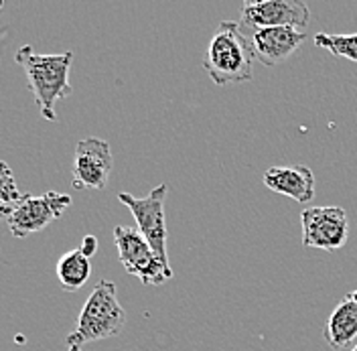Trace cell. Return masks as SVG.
I'll return each instance as SVG.
<instances>
[{"instance_id":"6da1fadb","label":"cell","mask_w":357,"mask_h":351,"mask_svg":"<svg viewBox=\"0 0 357 351\" xmlns=\"http://www.w3.org/2000/svg\"><path fill=\"white\" fill-rule=\"evenodd\" d=\"M254 47L240 22L223 21L211 35L203 67L215 86L244 84L254 77Z\"/></svg>"},{"instance_id":"7a4b0ae2","label":"cell","mask_w":357,"mask_h":351,"mask_svg":"<svg viewBox=\"0 0 357 351\" xmlns=\"http://www.w3.org/2000/svg\"><path fill=\"white\" fill-rule=\"evenodd\" d=\"M15 61L24 69L29 88L39 106V112L45 120L55 122V104L73 94L69 86V69L73 61V53H55V55H41L35 53L31 45H22L15 55Z\"/></svg>"},{"instance_id":"3957f363","label":"cell","mask_w":357,"mask_h":351,"mask_svg":"<svg viewBox=\"0 0 357 351\" xmlns=\"http://www.w3.org/2000/svg\"><path fill=\"white\" fill-rule=\"evenodd\" d=\"M126 325V311L122 308L116 285L100 281L79 313L77 327L67 335V348H82L86 343L116 337Z\"/></svg>"},{"instance_id":"277c9868","label":"cell","mask_w":357,"mask_h":351,"mask_svg":"<svg viewBox=\"0 0 357 351\" xmlns=\"http://www.w3.org/2000/svg\"><path fill=\"white\" fill-rule=\"evenodd\" d=\"M114 241H116L118 256H120L124 270L130 276H136L142 285L156 286L173 278L171 266L156 256L151 244L138 232V227L116 225Z\"/></svg>"},{"instance_id":"5b68a950","label":"cell","mask_w":357,"mask_h":351,"mask_svg":"<svg viewBox=\"0 0 357 351\" xmlns=\"http://www.w3.org/2000/svg\"><path fill=\"white\" fill-rule=\"evenodd\" d=\"M169 193L167 183L155 187L146 197H134L130 193H120L118 199L130 209L136 220L138 232L146 238L155 254L169 264L167 254V220H165V199Z\"/></svg>"},{"instance_id":"8992f818","label":"cell","mask_w":357,"mask_h":351,"mask_svg":"<svg viewBox=\"0 0 357 351\" xmlns=\"http://www.w3.org/2000/svg\"><path fill=\"white\" fill-rule=\"evenodd\" d=\"M69 205H71V197L67 193H57V191H49L43 195L24 193L6 220L8 230L15 238H26L29 234L41 232L49 223L59 220Z\"/></svg>"},{"instance_id":"52a82bcc","label":"cell","mask_w":357,"mask_h":351,"mask_svg":"<svg viewBox=\"0 0 357 351\" xmlns=\"http://www.w3.org/2000/svg\"><path fill=\"white\" fill-rule=\"evenodd\" d=\"M303 246L325 252L343 248L349 238V220L343 207H309L301 214Z\"/></svg>"},{"instance_id":"ba28073f","label":"cell","mask_w":357,"mask_h":351,"mask_svg":"<svg viewBox=\"0 0 357 351\" xmlns=\"http://www.w3.org/2000/svg\"><path fill=\"white\" fill-rule=\"evenodd\" d=\"M309 19L311 10L303 0H248L242 4L240 27L252 33L274 27L303 29Z\"/></svg>"},{"instance_id":"9c48e42d","label":"cell","mask_w":357,"mask_h":351,"mask_svg":"<svg viewBox=\"0 0 357 351\" xmlns=\"http://www.w3.org/2000/svg\"><path fill=\"white\" fill-rule=\"evenodd\" d=\"M114 156L110 144L102 138H84L73 154V189H104L112 175Z\"/></svg>"},{"instance_id":"30bf717a","label":"cell","mask_w":357,"mask_h":351,"mask_svg":"<svg viewBox=\"0 0 357 351\" xmlns=\"http://www.w3.org/2000/svg\"><path fill=\"white\" fill-rule=\"evenodd\" d=\"M250 39L256 59H260L264 66H280L303 47L307 41V33H301L292 27H274L252 33Z\"/></svg>"},{"instance_id":"8fae6325","label":"cell","mask_w":357,"mask_h":351,"mask_svg":"<svg viewBox=\"0 0 357 351\" xmlns=\"http://www.w3.org/2000/svg\"><path fill=\"white\" fill-rule=\"evenodd\" d=\"M270 191L287 195L298 203H309L314 197V175L309 167H272L262 177Z\"/></svg>"},{"instance_id":"7c38bea8","label":"cell","mask_w":357,"mask_h":351,"mask_svg":"<svg viewBox=\"0 0 357 351\" xmlns=\"http://www.w3.org/2000/svg\"><path fill=\"white\" fill-rule=\"evenodd\" d=\"M325 341L333 350H343L357 339V303L347 294L337 303L323 327Z\"/></svg>"},{"instance_id":"4fadbf2b","label":"cell","mask_w":357,"mask_h":351,"mask_svg":"<svg viewBox=\"0 0 357 351\" xmlns=\"http://www.w3.org/2000/svg\"><path fill=\"white\" fill-rule=\"evenodd\" d=\"M55 272H57V278L66 290H79L91 276V262H89L88 256L77 248V250H71L59 258Z\"/></svg>"},{"instance_id":"5bb4252c","label":"cell","mask_w":357,"mask_h":351,"mask_svg":"<svg viewBox=\"0 0 357 351\" xmlns=\"http://www.w3.org/2000/svg\"><path fill=\"white\" fill-rule=\"evenodd\" d=\"M314 45L327 49L335 57H345L357 64V33L341 35V33H317Z\"/></svg>"},{"instance_id":"9a60e30c","label":"cell","mask_w":357,"mask_h":351,"mask_svg":"<svg viewBox=\"0 0 357 351\" xmlns=\"http://www.w3.org/2000/svg\"><path fill=\"white\" fill-rule=\"evenodd\" d=\"M22 195L24 193L19 191V185H17L13 169L4 160H0V205L15 207L22 199Z\"/></svg>"},{"instance_id":"2e32d148","label":"cell","mask_w":357,"mask_h":351,"mask_svg":"<svg viewBox=\"0 0 357 351\" xmlns=\"http://www.w3.org/2000/svg\"><path fill=\"white\" fill-rule=\"evenodd\" d=\"M79 250H82L88 258H91V256L98 252V238H96V236H86V238L82 240Z\"/></svg>"},{"instance_id":"e0dca14e","label":"cell","mask_w":357,"mask_h":351,"mask_svg":"<svg viewBox=\"0 0 357 351\" xmlns=\"http://www.w3.org/2000/svg\"><path fill=\"white\" fill-rule=\"evenodd\" d=\"M13 207H6V205H0V220H8Z\"/></svg>"},{"instance_id":"ac0fdd59","label":"cell","mask_w":357,"mask_h":351,"mask_svg":"<svg viewBox=\"0 0 357 351\" xmlns=\"http://www.w3.org/2000/svg\"><path fill=\"white\" fill-rule=\"evenodd\" d=\"M349 297H351V299H354V301H356V303H357V290H354V292H349Z\"/></svg>"},{"instance_id":"d6986e66","label":"cell","mask_w":357,"mask_h":351,"mask_svg":"<svg viewBox=\"0 0 357 351\" xmlns=\"http://www.w3.org/2000/svg\"><path fill=\"white\" fill-rule=\"evenodd\" d=\"M2 6H4V2H2V0H0V10H2Z\"/></svg>"},{"instance_id":"ffe728a7","label":"cell","mask_w":357,"mask_h":351,"mask_svg":"<svg viewBox=\"0 0 357 351\" xmlns=\"http://www.w3.org/2000/svg\"><path fill=\"white\" fill-rule=\"evenodd\" d=\"M351 351H357V343H356V348H354V350H351Z\"/></svg>"}]
</instances>
